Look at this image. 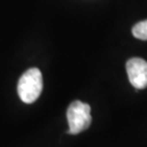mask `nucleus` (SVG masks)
<instances>
[{
	"label": "nucleus",
	"mask_w": 147,
	"mask_h": 147,
	"mask_svg": "<svg viewBox=\"0 0 147 147\" xmlns=\"http://www.w3.org/2000/svg\"><path fill=\"white\" fill-rule=\"evenodd\" d=\"M42 90V75L39 69L31 68L24 72L18 83V94L25 104H32Z\"/></svg>",
	"instance_id": "1"
},
{
	"label": "nucleus",
	"mask_w": 147,
	"mask_h": 147,
	"mask_svg": "<svg viewBox=\"0 0 147 147\" xmlns=\"http://www.w3.org/2000/svg\"><path fill=\"white\" fill-rule=\"evenodd\" d=\"M67 118L69 123V134H79L88 129L92 123L90 107L88 104L80 100H74L69 106L67 111Z\"/></svg>",
	"instance_id": "2"
},
{
	"label": "nucleus",
	"mask_w": 147,
	"mask_h": 147,
	"mask_svg": "<svg viewBox=\"0 0 147 147\" xmlns=\"http://www.w3.org/2000/svg\"><path fill=\"white\" fill-rule=\"evenodd\" d=\"M126 72L129 80L135 88L147 87V61L142 58H131L126 62Z\"/></svg>",
	"instance_id": "3"
},
{
	"label": "nucleus",
	"mask_w": 147,
	"mask_h": 147,
	"mask_svg": "<svg viewBox=\"0 0 147 147\" xmlns=\"http://www.w3.org/2000/svg\"><path fill=\"white\" fill-rule=\"evenodd\" d=\"M132 34L137 39L147 40V20L136 23L132 28Z\"/></svg>",
	"instance_id": "4"
}]
</instances>
